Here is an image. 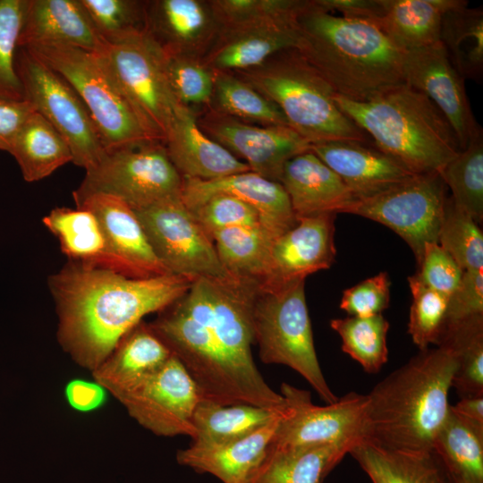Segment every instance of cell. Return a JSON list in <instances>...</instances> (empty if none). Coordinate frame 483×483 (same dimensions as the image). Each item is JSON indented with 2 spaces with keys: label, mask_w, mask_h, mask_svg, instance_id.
<instances>
[{
  "label": "cell",
  "mask_w": 483,
  "mask_h": 483,
  "mask_svg": "<svg viewBox=\"0 0 483 483\" xmlns=\"http://www.w3.org/2000/svg\"><path fill=\"white\" fill-rule=\"evenodd\" d=\"M258 283L230 275L198 278L150 327L181 361L203 400L284 411V396L257 368L251 306Z\"/></svg>",
  "instance_id": "1"
},
{
  "label": "cell",
  "mask_w": 483,
  "mask_h": 483,
  "mask_svg": "<svg viewBox=\"0 0 483 483\" xmlns=\"http://www.w3.org/2000/svg\"><path fill=\"white\" fill-rule=\"evenodd\" d=\"M193 281L173 274L132 278L72 261L49 279L59 343L92 372L145 316L174 304Z\"/></svg>",
  "instance_id": "2"
},
{
  "label": "cell",
  "mask_w": 483,
  "mask_h": 483,
  "mask_svg": "<svg viewBox=\"0 0 483 483\" xmlns=\"http://www.w3.org/2000/svg\"><path fill=\"white\" fill-rule=\"evenodd\" d=\"M456 366L454 352L439 345L420 350L379 381L366 394L362 440L390 451L431 453Z\"/></svg>",
  "instance_id": "3"
},
{
  "label": "cell",
  "mask_w": 483,
  "mask_h": 483,
  "mask_svg": "<svg viewBox=\"0 0 483 483\" xmlns=\"http://www.w3.org/2000/svg\"><path fill=\"white\" fill-rule=\"evenodd\" d=\"M298 51L337 95L366 101L403 81L400 49L377 24L335 16L306 0L297 14Z\"/></svg>",
  "instance_id": "4"
},
{
  "label": "cell",
  "mask_w": 483,
  "mask_h": 483,
  "mask_svg": "<svg viewBox=\"0 0 483 483\" xmlns=\"http://www.w3.org/2000/svg\"><path fill=\"white\" fill-rule=\"evenodd\" d=\"M335 100L377 149L413 174H439L461 151L442 112L405 83L366 101L337 94Z\"/></svg>",
  "instance_id": "5"
},
{
  "label": "cell",
  "mask_w": 483,
  "mask_h": 483,
  "mask_svg": "<svg viewBox=\"0 0 483 483\" xmlns=\"http://www.w3.org/2000/svg\"><path fill=\"white\" fill-rule=\"evenodd\" d=\"M233 73L272 101L288 126L310 145L337 140L372 143L338 107L334 89L298 49L280 51L258 66Z\"/></svg>",
  "instance_id": "6"
},
{
  "label": "cell",
  "mask_w": 483,
  "mask_h": 483,
  "mask_svg": "<svg viewBox=\"0 0 483 483\" xmlns=\"http://www.w3.org/2000/svg\"><path fill=\"white\" fill-rule=\"evenodd\" d=\"M251 324L262 362L291 368L327 404L338 399L325 379L316 353L305 280L275 287L258 285L251 306Z\"/></svg>",
  "instance_id": "7"
},
{
  "label": "cell",
  "mask_w": 483,
  "mask_h": 483,
  "mask_svg": "<svg viewBox=\"0 0 483 483\" xmlns=\"http://www.w3.org/2000/svg\"><path fill=\"white\" fill-rule=\"evenodd\" d=\"M22 48L75 89L89 111L107 153L155 140L98 54L59 45Z\"/></svg>",
  "instance_id": "8"
},
{
  "label": "cell",
  "mask_w": 483,
  "mask_h": 483,
  "mask_svg": "<svg viewBox=\"0 0 483 483\" xmlns=\"http://www.w3.org/2000/svg\"><path fill=\"white\" fill-rule=\"evenodd\" d=\"M182 178L161 141H148L109 152L86 170L73 191L75 203L94 193L115 196L133 210L182 197Z\"/></svg>",
  "instance_id": "9"
},
{
  "label": "cell",
  "mask_w": 483,
  "mask_h": 483,
  "mask_svg": "<svg viewBox=\"0 0 483 483\" xmlns=\"http://www.w3.org/2000/svg\"><path fill=\"white\" fill-rule=\"evenodd\" d=\"M15 71L24 99L46 118L68 144L72 162L88 170L107 154L89 111L71 84L22 47Z\"/></svg>",
  "instance_id": "10"
},
{
  "label": "cell",
  "mask_w": 483,
  "mask_h": 483,
  "mask_svg": "<svg viewBox=\"0 0 483 483\" xmlns=\"http://www.w3.org/2000/svg\"><path fill=\"white\" fill-rule=\"evenodd\" d=\"M439 174H417L375 194L355 198L342 213L380 223L411 249L417 262L427 242H437L448 198Z\"/></svg>",
  "instance_id": "11"
},
{
  "label": "cell",
  "mask_w": 483,
  "mask_h": 483,
  "mask_svg": "<svg viewBox=\"0 0 483 483\" xmlns=\"http://www.w3.org/2000/svg\"><path fill=\"white\" fill-rule=\"evenodd\" d=\"M149 135L164 143L181 105L165 76L156 45L142 34L97 53Z\"/></svg>",
  "instance_id": "12"
},
{
  "label": "cell",
  "mask_w": 483,
  "mask_h": 483,
  "mask_svg": "<svg viewBox=\"0 0 483 483\" xmlns=\"http://www.w3.org/2000/svg\"><path fill=\"white\" fill-rule=\"evenodd\" d=\"M134 211L156 256L170 274L192 280L231 275L223 267L212 239L182 197Z\"/></svg>",
  "instance_id": "13"
},
{
  "label": "cell",
  "mask_w": 483,
  "mask_h": 483,
  "mask_svg": "<svg viewBox=\"0 0 483 483\" xmlns=\"http://www.w3.org/2000/svg\"><path fill=\"white\" fill-rule=\"evenodd\" d=\"M288 411L282 418L267 450L287 451L353 444L363 439L366 394L350 392L326 406L311 402L309 391L283 383L280 393Z\"/></svg>",
  "instance_id": "14"
},
{
  "label": "cell",
  "mask_w": 483,
  "mask_h": 483,
  "mask_svg": "<svg viewBox=\"0 0 483 483\" xmlns=\"http://www.w3.org/2000/svg\"><path fill=\"white\" fill-rule=\"evenodd\" d=\"M200 392L173 354L120 402L140 426L160 436H195L193 414Z\"/></svg>",
  "instance_id": "15"
},
{
  "label": "cell",
  "mask_w": 483,
  "mask_h": 483,
  "mask_svg": "<svg viewBox=\"0 0 483 483\" xmlns=\"http://www.w3.org/2000/svg\"><path fill=\"white\" fill-rule=\"evenodd\" d=\"M206 135L244 162L250 171L280 181L284 165L310 150V144L288 125H259L221 114L210 109L198 113Z\"/></svg>",
  "instance_id": "16"
},
{
  "label": "cell",
  "mask_w": 483,
  "mask_h": 483,
  "mask_svg": "<svg viewBox=\"0 0 483 483\" xmlns=\"http://www.w3.org/2000/svg\"><path fill=\"white\" fill-rule=\"evenodd\" d=\"M403 81L428 97L442 112L463 150L482 133L465 89V79L451 64L442 43L405 52Z\"/></svg>",
  "instance_id": "17"
},
{
  "label": "cell",
  "mask_w": 483,
  "mask_h": 483,
  "mask_svg": "<svg viewBox=\"0 0 483 483\" xmlns=\"http://www.w3.org/2000/svg\"><path fill=\"white\" fill-rule=\"evenodd\" d=\"M326 213L301 218L270 247L266 270L258 282L260 287H275L331 267L336 257L335 219Z\"/></svg>",
  "instance_id": "18"
},
{
  "label": "cell",
  "mask_w": 483,
  "mask_h": 483,
  "mask_svg": "<svg viewBox=\"0 0 483 483\" xmlns=\"http://www.w3.org/2000/svg\"><path fill=\"white\" fill-rule=\"evenodd\" d=\"M297 14L222 24L201 61L213 72H235L258 66L280 51L297 49Z\"/></svg>",
  "instance_id": "19"
},
{
  "label": "cell",
  "mask_w": 483,
  "mask_h": 483,
  "mask_svg": "<svg viewBox=\"0 0 483 483\" xmlns=\"http://www.w3.org/2000/svg\"><path fill=\"white\" fill-rule=\"evenodd\" d=\"M146 36L164 53L202 60L222 21L211 0L145 1Z\"/></svg>",
  "instance_id": "20"
},
{
  "label": "cell",
  "mask_w": 483,
  "mask_h": 483,
  "mask_svg": "<svg viewBox=\"0 0 483 483\" xmlns=\"http://www.w3.org/2000/svg\"><path fill=\"white\" fill-rule=\"evenodd\" d=\"M90 210L105 233L115 271L132 278L170 275L156 256L135 211L123 199L94 193L76 202Z\"/></svg>",
  "instance_id": "21"
},
{
  "label": "cell",
  "mask_w": 483,
  "mask_h": 483,
  "mask_svg": "<svg viewBox=\"0 0 483 483\" xmlns=\"http://www.w3.org/2000/svg\"><path fill=\"white\" fill-rule=\"evenodd\" d=\"M217 193L234 196L254 208L274 240L298 222L282 184L252 171L208 181L182 178V200L188 208Z\"/></svg>",
  "instance_id": "22"
},
{
  "label": "cell",
  "mask_w": 483,
  "mask_h": 483,
  "mask_svg": "<svg viewBox=\"0 0 483 483\" xmlns=\"http://www.w3.org/2000/svg\"><path fill=\"white\" fill-rule=\"evenodd\" d=\"M106 44L80 0H26L18 47L59 45L99 53Z\"/></svg>",
  "instance_id": "23"
},
{
  "label": "cell",
  "mask_w": 483,
  "mask_h": 483,
  "mask_svg": "<svg viewBox=\"0 0 483 483\" xmlns=\"http://www.w3.org/2000/svg\"><path fill=\"white\" fill-rule=\"evenodd\" d=\"M197 111L182 106L164 145L182 178L216 180L250 171L249 166L199 128Z\"/></svg>",
  "instance_id": "24"
},
{
  "label": "cell",
  "mask_w": 483,
  "mask_h": 483,
  "mask_svg": "<svg viewBox=\"0 0 483 483\" xmlns=\"http://www.w3.org/2000/svg\"><path fill=\"white\" fill-rule=\"evenodd\" d=\"M310 151L342 179L355 198L375 194L416 175L372 143L329 141L312 144Z\"/></svg>",
  "instance_id": "25"
},
{
  "label": "cell",
  "mask_w": 483,
  "mask_h": 483,
  "mask_svg": "<svg viewBox=\"0 0 483 483\" xmlns=\"http://www.w3.org/2000/svg\"><path fill=\"white\" fill-rule=\"evenodd\" d=\"M279 182L297 221L326 213H342L355 199L342 179L310 150L284 165Z\"/></svg>",
  "instance_id": "26"
},
{
  "label": "cell",
  "mask_w": 483,
  "mask_h": 483,
  "mask_svg": "<svg viewBox=\"0 0 483 483\" xmlns=\"http://www.w3.org/2000/svg\"><path fill=\"white\" fill-rule=\"evenodd\" d=\"M172 355L149 324L141 321L119 341L110 355L92 371V376L119 401Z\"/></svg>",
  "instance_id": "27"
},
{
  "label": "cell",
  "mask_w": 483,
  "mask_h": 483,
  "mask_svg": "<svg viewBox=\"0 0 483 483\" xmlns=\"http://www.w3.org/2000/svg\"><path fill=\"white\" fill-rule=\"evenodd\" d=\"M286 413L238 440L223 444L191 443L177 452L176 461L197 472L209 473L223 483H249Z\"/></svg>",
  "instance_id": "28"
},
{
  "label": "cell",
  "mask_w": 483,
  "mask_h": 483,
  "mask_svg": "<svg viewBox=\"0 0 483 483\" xmlns=\"http://www.w3.org/2000/svg\"><path fill=\"white\" fill-rule=\"evenodd\" d=\"M384 13L377 26L402 51L440 41L445 13L468 5L464 0H382Z\"/></svg>",
  "instance_id": "29"
},
{
  "label": "cell",
  "mask_w": 483,
  "mask_h": 483,
  "mask_svg": "<svg viewBox=\"0 0 483 483\" xmlns=\"http://www.w3.org/2000/svg\"><path fill=\"white\" fill-rule=\"evenodd\" d=\"M43 223L72 262L115 271L103 229L90 210L57 208L43 218Z\"/></svg>",
  "instance_id": "30"
},
{
  "label": "cell",
  "mask_w": 483,
  "mask_h": 483,
  "mask_svg": "<svg viewBox=\"0 0 483 483\" xmlns=\"http://www.w3.org/2000/svg\"><path fill=\"white\" fill-rule=\"evenodd\" d=\"M354 445L335 444L287 451L267 450L249 483H323Z\"/></svg>",
  "instance_id": "31"
},
{
  "label": "cell",
  "mask_w": 483,
  "mask_h": 483,
  "mask_svg": "<svg viewBox=\"0 0 483 483\" xmlns=\"http://www.w3.org/2000/svg\"><path fill=\"white\" fill-rule=\"evenodd\" d=\"M349 453L372 483H446L445 470L433 452H395L360 440Z\"/></svg>",
  "instance_id": "32"
},
{
  "label": "cell",
  "mask_w": 483,
  "mask_h": 483,
  "mask_svg": "<svg viewBox=\"0 0 483 483\" xmlns=\"http://www.w3.org/2000/svg\"><path fill=\"white\" fill-rule=\"evenodd\" d=\"M27 182H37L72 162L71 149L54 126L34 111L16 135L9 151Z\"/></svg>",
  "instance_id": "33"
},
{
  "label": "cell",
  "mask_w": 483,
  "mask_h": 483,
  "mask_svg": "<svg viewBox=\"0 0 483 483\" xmlns=\"http://www.w3.org/2000/svg\"><path fill=\"white\" fill-rule=\"evenodd\" d=\"M432 452L449 475L483 483V428L462 419L450 405L434 438Z\"/></svg>",
  "instance_id": "34"
},
{
  "label": "cell",
  "mask_w": 483,
  "mask_h": 483,
  "mask_svg": "<svg viewBox=\"0 0 483 483\" xmlns=\"http://www.w3.org/2000/svg\"><path fill=\"white\" fill-rule=\"evenodd\" d=\"M284 411L250 404L220 405L201 399L193 414L192 443L223 444L238 440L259 429Z\"/></svg>",
  "instance_id": "35"
},
{
  "label": "cell",
  "mask_w": 483,
  "mask_h": 483,
  "mask_svg": "<svg viewBox=\"0 0 483 483\" xmlns=\"http://www.w3.org/2000/svg\"><path fill=\"white\" fill-rule=\"evenodd\" d=\"M440 42L447 56L464 78L480 81L483 73V11L468 5L446 12Z\"/></svg>",
  "instance_id": "36"
},
{
  "label": "cell",
  "mask_w": 483,
  "mask_h": 483,
  "mask_svg": "<svg viewBox=\"0 0 483 483\" xmlns=\"http://www.w3.org/2000/svg\"><path fill=\"white\" fill-rule=\"evenodd\" d=\"M213 110L259 125H288L281 110L268 98L233 72H214Z\"/></svg>",
  "instance_id": "37"
},
{
  "label": "cell",
  "mask_w": 483,
  "mask_h": 483,
  "mask_svg": "<svg viewBox=\"0 0 483 483\" xmlns=\"http://www.w3.org/2000/svg\"><path fill=\"white\" fill-rule=\"evenodd\" d=\"M212 240L229 274L256 282L261 279L275 241L262 227H229L213 233Z\"/></svg>",
  "instance_id": "38"
},
{
  "label": "cell",
  "mask_w": 483,
  "mask_h": 483,
  "mask_svg": "<svg viewBox=\"0 0 483 483\" xmlns=\"http://www.w3.org/2000/svg\"><path fill=\"white\" fill-rule=\"evenodd\" d=\"M453 204L477 224L483 219V132L470 141L439 173Z\"/></svg>",
  "instance_id": "39"
},
{
  "label": "cell",
  "mask_w": 483,
  "mask_h": 483,
  "mask_svg": "<svg viewBox=\"0 0 483 483\" xmlns=\"http://www.w3.org/2000/svg\"><path fill=\"white\" fill-rule=\"evenodd\" d=\"M331 328L342 340V350L370 374L377 373L388 360L389 323L382 314L334 318Z\"/></svg>",
  "instance_id": "40"
},
{
  "label": "cell",
  "mask_w": 483,
  "mask_h": 483,
  "mask_svg": "<svg viewBox=\"0 0 483 483\" xmlns=\"http://www.w3.org/2000/svg\"><path fill=\"white\" fill-rule=\"evenodd\" d=\"M452 349L456 369L452 387L462 397L483 395V317L445 332L437 346Z\"/></svg>",
  "instance_id": "41"
},
{
  "label": "cell",
  "mask_w": 483,
  "mask_h": 483,
  "mask_svg": "<svg viewBox=\"0 0 483 483\" xmlns=\"http://www.w3.org/2000/svg\"><path fill=\"white\" fill-rule=\"evenodd\" d=\"M157 49L165 76L176 100L197 113L208 108L213 95L214 72L200 59Z\"/></svg>",
  "instance_id": "42"
},
{
  "label": "cell",
  "mask_w": 483,
  "mask_h": 483,
  "mask_svg": "<svg viewBox=\"0 0 483 483\" xmlns=\"http://www.w3.org/2000/svg\"><path fill=\"white\" fill-rule=\"evenodd\" d=\"M99 36L107 44L127 42L145 33V1L80 0Z\"/></svg>",
  "instance_id": "43"
},
{
  "label": "cell",
  "mask_w": 483,
  "mask_h": 483,
  "mask_svg": "<svg viewBox=\"0 0 483 483\" xmlns=\"http://www.w3.org/2000/svg\"><path fill=\"white\" fill-rule=\"evenodd\" d=\"M438 244L463 270L483 268V234L478 224L448 198Z\"/></svg>",
  "instance_id": "44"
},
{
  "label": "cell",
  "mask_w": 483,
  "mask_h": 483,
  "mask_svg": "<svg viewBox=\"0 0 483 483\" xmlns=\"http://www.w3.org/2000/svg\"><path fill=\"white\" fill-rule=\"evenodd\" d=\"M412 301L408 333L420 349L437 346L445 322L449 297L425 285L416 275L408 277Z\"/></svg>",
  "instance_id": "45"
},
{
  "label": "cell",
  "mask_w": 483,
  "mask_h": 483,
  "mask_svg": "<svg viewBox=\"0 0 483 483\" xmlns=\"http://www.w3.org/2000/svg\"><path fill=\"white\" fill-rule=\"evenodd\" d=\"M26 0H0V97L24 99L14 57Z\"/></svg>",
  "instance_id": "46"
},
{
  "label": "cell",
  "mask_w": 483,
  "mask_h": 483,
  "mask_svg": "<svg viewBox=\"0 0 483 483\" xmlns=\"http://www.w3.org/2000/svg\"><path fill=\"white\" fill-rule=\"evenodd\" d=\"M188 209L211 239L216 232L229 227L263 228L260 216L254 208L228 194L211 195Z\"/></svg>",
  "instance_id": "47"
},
{
  "label": "cell",
  "mask_w": 483,
  "mask_h": 483,
  "mask_svg": "<svg viewBox=\"0 0 483 483\" xmlns=\"http://www.w3.org/2000/svg\"><path fill=\"white\" fill-rule=\"evenodd\" d=\"M222 24L297 14L306 0H211Z\"/></svg>",
  "instance_id": "48"
},
{
  "label": "cell",
  "mask_w": 483,
  "mask_h": 483,
  "mask_svg": "<svg viewBox=\"0 0 483 483\" xmlns=\"http://www.w3.org/2000/svg\"><path fill=\"white\" fill-rule=\"evenodd\" d=\"M415 274L428 288L450 297L459 286L463 270L437 243L427 242Z\"/></svg>",
  "instance_id": "49"
},
{
  "label": "cell",
  "mask_w": 483,
  "mask_h": 483,
  "mask_svg": "<svg viewBox=\"0 0 483 483\" xmlns=\"http://www.w3.org/2000/svg\"><path fill=\"white\" fill-rule=\"evenodd\" d=\"M479 317H483V268L463 271L459 286L449 297L442 335Z\"/></svg>",
  "instance_id": "50"
},
{
  "label": "cell",
  "mask_w": 483,
  "mask_h": 483,
  "mask_svg": "<svg viewBox=\"0 0 483 483\" xmlns=\"http://www.w3.org/2000/svg\"><path fill=\"white\" fill-rule=\"evenodd\" d=\"M390 301V279L387 272L374 276L345 289L340 301V309L348 316L371 317L381 314Z\"/></svg>",
  "instance_id": "51"
},
{
  "label": "cell",
  "mask_w": 483,
  "mask_h": 483,
  "mask_svg": "<svg viewBox=\"0 0 483 483\" xmlns=\"http://www.w3.org/2000/svg\"><path fill=\"white\" fill-rule=\"evenodd\" d=\"M36 111L27 100L0 97V149L9 153L27 118Z\"/></svg>",
  "instance_id": "52"
},
{
  "label": "cell",
  "mask_w": 483,
  "mask_h": 483,
  "mask_svg": "<svg viewBox=\"0 0 483 483\" xmlns=\"http://www.w3.org/2000/svg\"><path fill=\"white\" fill-rule=\"evenodd\" d=\"M64 397L74 411L91 412L106 403L107 391L96 381L75 378L65 385Z\"/></svg>",
  "instance_id": "53"
},
{
  "label": "cell",
  "mask_w": 483,
  "mask_h": 483,
  "mask_svg": "<svg viewBox=\"0 0 483 483\" xmlns=\"http://www.w3.org/2000/svg\"><path fill=\"white\" fill-rule=\"evenodd\" d=\"M326 12L337 11L342 17L372 21L377 24L382 17V0H315Z\"/></svg>",
  "instance_id": "54"
},
{
  "label": "cell",
  "mask_w": 483,
  "mask_h": 483,
  "mask_svg": "<svg viewBox=\"0 0 483 483\" xmlns=\"http://www.w3.org/2000/svg\"><path fill=\"white\" fill-rule=\"evenodd\" d=\"M450 407L462 419L483 428V395L462 397Z\"/></svg>",
  "instance_id": "55"
},
{
  "label": "cell",
  "mask_w": 483,
  "mask_h": 483,
  "mask_svg": "<svg viewBox=\"0 0 483 483\" xmlns=\"http://www.w3.org/2000/svg\"><path fill=\"white\" fill-rule=\"evenodd\" d=\"M446 472V471H445ZM446 483H471L449 475L446 472Z\"/></svg>",
  "instance_id": "56"
}]
</instances>
